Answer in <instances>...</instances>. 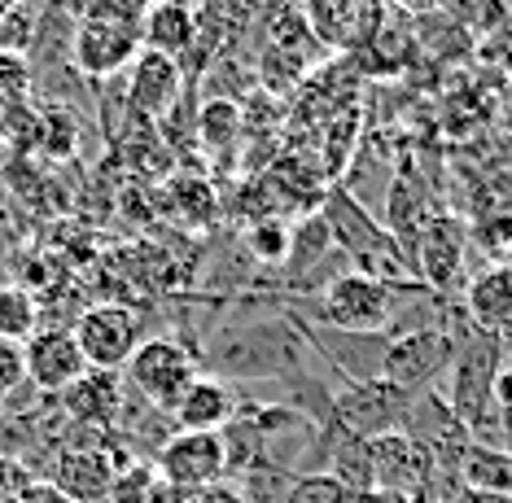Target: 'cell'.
Wrapping results in <instances>:
<instances>
[{"label":"cell","mask_w":512,"mask_h":503,"mask_svg":"<svg viewBox=\"0 0 512 503\" xmlns=\"http://www.w3.org/2000/svg\"><path fill=\"white\" fill-rule=\"evenodd\" d=\"M399 289H416V285H386V280L364 276V272H342L333 285L320 289L316 311L302 315V320L324 324V329H342V333H386L399 320V307H403Z\"/></svg>","instance_id":"cell-4"},{"label":"cell","mask_w":512,"mask_h":503,"mask_svg":"<svg viewBox=\"0 0 512 503\" xmlns=\"http://www.w3.org/2000/svg\"><path fill=\"white\" fill-rule=\"evenodd\" d=\"M141 53V22L119 9L92 5L75 22V44H71V66L88 79H114L123 75L127 62Z\"/></svg>","instance_id":"cell-7"},{"label":"cell","mask_w":512,"mask_h":503,"mask_svg":"<svg viewBox=\"0 0 512 503\" xmlns=\"http://www.w3.org/2000/svg\"><path fill=\"white\" fill-rule=\"evenodd\" d=\"M232 486H237V495L246 503H281L285 490L294 486V473L281 469V464L259 460V464H250L246 473H237V482Z\"/></svg>","instance_id":"cell-27"},{"label":"cell","mask_w":512,"mask_h":503,"mask_svg":"<svg viewBox=\"0 0 512 503\" xmlns=\"http://www.w3.org/2000/svg\"><path fill=\"white\" fill-rule=\"evenodd\" d=\"M320 219L329 224L333 245L346 254V263H351L355 272L377 276V280H386V285H421L412 263H407L403 245L394 241V232L381 224V219H372V210L359 202L355 193H346V189L324 193Z\"/></svg>","instance_id":"cell-3"},{"label":"cell","mask_w":512,"mask_h":503,"mask_svg":"<svg viewBox=\"0 0 512 503\" xmlns=\"http://www.w3.org/2000/svg\"><path fill=\"white\" fill-rule=\"evenodd\" d=\"M193 132H197V145H202L206 154H228L241 136V105L228 101V97L206 101L202 110H197Z\"/></svg>","instance_id":"cell-23"},{"label":"cell","mask_w":512,"mask_h":503,"mask_svg":"<svg viewBox=\"0 0 512 503\" xmlns=\"http://www.w3.org/2000/svg\"><path fill=\"white\" fill-rule=\"evenodd\" d=\"M416 280L429 289V294H447L456 289V280L464 272V228L456 219H429L416 237Z\"/></svg>","instance_id":"cell-16"},{"label":"cell","mask_w":512,"mask_h":503,"mask_svg":"<svg viewBox=\"0 0 512 503\" xmlns=\"http://www.w3.org/2000/svg\"><path fill=\"white\" fill-rule=\"evenodd\" d=\"M132 460H123L110 442L101 447H66L57 451L44 469V482L57 486L71 503H106L114 477H119Z\"/></svg>","instance_id":"cell-12"},{"label":"cell","mask_w":512,"mask_h":503,"mask_svg":"<svg viewBox=\"0 0 512 503\" xmlns=\"http://www.w3.org/2000/svg\"><path fill=\"white\" fill-rule=\"evenodd\" d=\"M456 477L464 490H477V495H512V455L504 447L469 442L456 464Z\"/></svg>","instance_id":"cell-22"},{"label":"cell","mask_w":512,"mask_h":503,"mask_svg":"<svg viewBox=\"0 0 512 503\" xmlns=\"http://www.w3.org/2000/svg\"><path fill=\"white\" fill-rule=\"evenodd\" d=\"M0 412H5V394H0Z\"/></svg>","instance_id":"cell-39"},{"label":"cell","mask_w":512,"mask_h":503,"mask_svg":"<svg viewBox=\"0 0 512 503\" xmlns=\"http://www.w3.org/2000/svg\"><path fill=\"white\" fill-rule=\"evenodd\" d=\"M18 503H71V499H66L57 486L44 482V477H36V482H31V486L18 495Z\"/></svg>","instance_id":"cell-35"},{"label":"cell","mask_w":512,"mask_h":503,"mask_svg":"<svg viewBox=\"0 0 512 503\" xmlns=\"http://www.w3.org/2000/svg\"><path fill=\"white\" fill-rule=\"evenodd\" d=\"M75 342L84 350V364L97 372H123L136 346L145 342V315L127 302H101L75 320Z\"/></svg>","instance_id":"cell-8"},{"label":"cell","mask_w":512,"mask_h":503,"mask_svg":"<svg viewBox=\"0 0 512 503\" xmlns=\"http://www.w3.org/2000/svg\"><path fill=\"white\" fill-rule=\"evenodd\" d=\"M464 315H469L473 329L495 333L499 342L512 337V263L486 267L482 276L469 280L464 289Z\"/></svg>","instance_id":"cell-19"},{"label":"cell","mask_w":512,"mask_h":503,"mask_svg":"<svg viewBox=\"0 0 512 503\" xmlns=\"http://www.w3.org/2000/svg\"><path fill=\"white\" fill-rule=\"evenodd\" d=\"M27 355V385L36 394H62L66 385H75L88 372L84 350H79L71 329H40L22 346Z\"/></svg>","instance_id":"cell-15"},{"label":"cell","mask_w":512,"mask_h":503,"mask_svg":"<svg viewBox=\"0 0 512 503\" xmlns=\"http://www.w3.org/2000/svg\"><path fill=\"white\" fill-rule=\"evenodd\" d=\"M180 88H184V66L176 57H162L149 49L136 53L127 101H132V110L141 114V119H167L180 101Z\"/></svg>","instance_id":"cell-17"},{"label":"cell","mask_w":512,"mask_h":503,"mask_svg":"<svg viewBox=\"0 0 512 503\" xmlns=\"http://www.w3.org/2000/svg\"><path fill=\"white\" fill-rule=\"evenodd\" d=\"M197 44V14L189 0H154L141 14V49L176 57Z\"/></svg>","instance_id":"cell-20"},{"label":"cell","mask_w":512,"mask_h":503,"mask_svg":"<svg viewBox=\"0 0 512 503\" xmlns=\"http://www.w3.org/2000/svg\"><path fill=\"white\" fill-rule=\"evenodd\" d=\"M342 499L346 490L329 473H307V477H294V486L285 490L281 503H342Z\"/></svg>","instance_id":"cell-31"},{"label":"cell","mask_w":512,"mask_h":503,"mask_svg":"<svg viewBox=\"0 0 512 503\" xmlns=\"http://www.w3.org/2000/svg\"><path fill=\"white\" fill-rule=\"evenodd\" d=\"M197 377H202V368H197L193 346L176 342V337H145L123 368V385L158 412H171Z\"/></svg>","instance_id":"cell-6"},{"label":"cell","mask_w":512,"mask_h":503,"mask_svg":"<svg viewBox=\"0 0 512 503\" xmlns=\"http://www.w3.org/2000/svg\"><path fill=\"white\" fill-rule=\"evenodd\" d=\"M40 333V302L22 285H0V337L27 346Z\"/></svg>","instance_id":"cell-24"},{"label":"cell","mask_w":512,"mask_h":503,"mask_svg":"<svg viewBox=\"0 0 512 503\" xmlns=\"http://www.w3.org/2000/svg\"><path fill=\"white\" fill-rule=\"evenodd\" d=\"M162 210L176 219L180 228H211L219 219V193L206 175H193V171H180L162 184Z\"/></svg>","instance_id":"cell-21"},{"label":"cell","mask_w":512,"mask_h":503,"mask_svg":"<svg viewBox=\"0 0 512 503\" xmlns=\"http://www.w3.org/2000/svg\"><path fill=\"white\" fill-rule=\"evenodd\" d=\"M285 5H307V0H285Z\"/></svg>","instance_id":"cell-38"},{"label":"cell","mask_w":512,"mask_h":503,"mask_svg":"<svg viewBox=\"0 0 512 503\" xmlns=\"http://www.w3.org/2000/svg\"><path fill=\"white\" fill-rule=\"evenodd\" d=\"M294 324H298L307 350H316L320 364L333 368L337 377H342V385L381 381V364H386L390 333H342V329H324V324L302 320V315H294Z\"/></svg>","instance_id":"cell-9"},{"label":"cell","mask_w":512,"mask_h":503,"mask_svg":"<svg viewBox=\"0 0 512 503\" xmlns=\"http://www.w3.org/2000/svg\"><path fill=\"white\" fill-rule=\"evenodd\" d=\"M154 473L180 495L206 490L228 477V455H224V438L219 434H171L154 460Z\"/></svg>","instance_id":"cell-11"},{"label":"cell","mask_w":512,"mask_h":503,"mask_svg":"<svg viewBox=\"0 0 512 503\" xmlns=\"http://www.w3.org/2000/svg\"><path fill=\"white\" fill-rule=\"evenodd\" d=\"M184 503H246L237 495V486L232 482H215V486H206V490H193V495H184Z\"/></svg>","instance_id":"cell-34"},{"label":"cell","mask_w":512,"mask_h":503,"mask_svg":"<svg viewBox=\"0 0 512 503\" xmlns=\"http://www.w3.org/2000/svg\"><path fill=\"white\" fill-rule=\"evenodd\" d=\"M0 503H18V499H0Z\"/></svg>","instance_id":"cell-40"},{"label":"cell","mask_w":512,"mask_h":503,"mask_svg":"<svg viewBox=\"0 0 512 503\" xmlns=\"http://www.w3.org/2000/svg\"><path fill=\"white\" fill-rule=\"evenodd\" d=\"M0 228H9V202H5V193H0Z\"/></svg>","instance_id":"cell-37"},{"label":"cell","mask_w":512,"mask_h":503,"mask_svg":"<svg viewBox=\"0 0 512 503\" xmlns=\"http://www.w3.org/2000/svg\"><path fill=\"white\" fill-rule=\"evenodd\" d=\"M302 18L324 49H368L381 31V0H307Z\"/></svg>","instance_id":"cell-13"},{"label":"cell","mask_w":512,"mask_h":503,"mask_svg":"<svg viewBox=\"0 0 512 503\" xmlns=\"http://www.w3.org/2000/svg\"><path fill=\"white\" fill-rule=\"evenodd\" d=\"M237 407H241V394L202 372L184 390V399L171 407V420H176V434H219L237 416Z\"/></svg>","instance_id":"cell-18"},{"label":"cell","mask_w":512,"mask_h":503,"mask_svg":"<svg viewBox=\"0 0 512 503\" xmlns=\"http://www.w3.org/2000/svg\"><path fill=\"white\" fill-rule=\"evenodd\" d=\"M499 372H504V342L495 333L469 329L456 350V364H451L447 403L477 447H504V412L495 403Z\"/></svg>","instance_id":"cell-2"},{"label":"cell","mask_w":512,"mask_h":503,"mask_svg":"<svg viewBox=\"0 0 512 503\" xmlns=\"http://www.w3.org/2000/svg\"><path fill=\"white\" fill-rule=\"evenodd\" d=\"M302 359H307V342H302L289 311L232 320L197 346V368H206V377H215L224 385L289 381L298 372H307Z\"/></svg>","instance_id":"cell-1"},{"label":"cell","mask_w":512,"mask_h":503,"mask_svg":"<svg viewBox=\"0 0 512 503\" xmlns=\"http://www.w3.org/2000/svg\"><path fill=\"white\" fill-rule=\"evenodd\" d=\"M36 9L18 5L14 14L0 18V53H14V57H27L31 53V40H36Z\"/></svg>","instance_id":"cell-29"},{"label":"cell","mask_w":512,"mask_h":503,"mask_svg":"<svg viewBox=\"0 0 512 503\" xmlns=\"http://www.w3.org/2000/svg\"><path fill=\"white\" fill-rule=\"evenodd\" d=\"M407 399L403 390H394L390 381H368V385H342L333 399V429L351 438H381V434H399L407 420Z\"/></svg>","instance_id":"cell-10"},{"label":"cell","mask_w":512,"mask_h":503,"mask_svg":"<svg viewBox=\"0 0 512 503\" xmlns=\"http://www.w3.org/2000/svg\"><path fill=\"white\" fill-rule=\"evenodd\" d=\"M75 154H79V119H75V110L44 105V110H40V145H36V158H44V162H71Z\"/></svg>","instance_id":"cell-25"},{"label":"cell","mask_w":512,"mask_h":503,"mask_svg":"<svg viewBox=\"0 0 512 503\" xmlns=\"http://www.w3.org/2000/svg\"><path fill=\"white\" fill-rule=\"evenodd\" d=\"M460 342H464V333L442 329V324H425V329H407L399 337H390L381 381H390L407 399H421V394L438 390L442 372H451Z\"/></svg>","instance_id":"cell-5"},{"label":"cell","mask_w":512,"mask_h":503,"mask_svg":"<svg viewBox=\"0 0 512 503\" xmlns=\"http://www.w3.org/2000/svg\"><path fill=\"white\" fill-rule=\"evenodd\" d=\"M31 482H36V473L27 464L14 460V455H0V499H18Z\"/></svg>","instance_id":"cell-33"},{"label":"cell","mask_w":512,"mask_h":503,"mask_svg":"<svg viewBox=\"0 0 512 503\" xmlns=\"http://www.w3.org/2000/svg\"><path fill=\"white\" fill-rule=\"evenodd\" d=\"M62 403V416L79 429H92V434H114L123 416V403H127V385H123V372H97L88 368L75 385H66L57 394Z\"/></svg>","instance_id":"cell-14"},{"label":"cell","mask_w":512,"mask_h":503,"mask_svg":"<svg viewBox=\"0 0 512 503\" xmlns=\"http://www.w3.org/2000/svg\"><path fill=\"white\" fill-rule=\"evenodd\" d=\"M0 145L14 158H36L40 145V110L31 101H14L0 110Z\"/></svg>","instance_id":"cell-26"},{"label":"cell","mask_w":512,"mask_h":503,"mask_svg":"<svg viewBox=\"0 0 512 503\" xmlns=\"http://www.w3.org/2000/svg\"><path fill=\"white\" fill-rule=\"evenodd\" d=\"M18 5H27V0H0V18H5V14H14Z\"/></svg>","instance_id":"cell-36"},{"label":"cell","mask_w":512,"mask_h":503,"mask_svg":"<svg viewBox=\"0 0 512 503\" xmlns=\"http://www.w3.org/2000/svg\"><path fill=\"white\" fill-rule=\"evenodd\" d=\"M246 250L254 254V263L281 267L289 254V224L285 219H259V224L246 232Z\"/></svg>","instance_id":"cell-28"},{"label":"cell","mask_w":512,"mask_h":503,"mask_svg":"<svg viewBox=\"0 0 512 503\" xmlns=\"http://www.w3.org/2000/svg\"><path fill=\"white\" fill-rule=\"evenodd\" d=\"M27 385V355H22L18 342H5L0 337V394H18Z\"/></svg>","instance_id":"cell-32"},{"label":"cell","mask_w":512,"mask_h":503,"mask_svg":"<svg viewBox=\"0 0 512 503\" xmlns=\"http://www.w3.org/2000/svg\"><path fill=\"white\" fill-rule=\"evenodd\" d=\"M14 101H31V66L27 57L0 53V110Z\"/></svg>","instance_id":"cell-30"}]
</instances>
